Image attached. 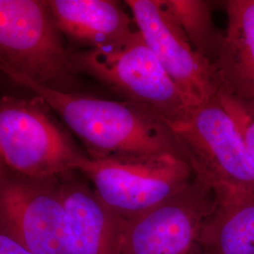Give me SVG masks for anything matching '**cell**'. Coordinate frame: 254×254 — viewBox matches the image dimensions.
I'll list each match as a JSON object with an SVG mask.
<instances>
[{
	"label": "cell",
	"mask_w": 254,
	"mask_h": 254,
	"mask_svg": "<svg viewBox=\"0 0 254 254\" xmlns=\"http://www.w3.org/2000/svg\"><path fill=\"white\" fill-rule=\"evenodd\" d=\"M0 72L44 101L79 137L91 158L183 156L167 123L140 106L48 88L1 61Z\"/></svg>",
	"instance_id": "cell-1"
},
{
	"label": "cell",
	"mask_w": 254,
	"mask_h": 254,
	"mask_svg": "<svg viewBox=\"0 0 254 254\" xmlns=\"http://www.w3.org/2000/svg\"><path fill=\"white\" fill-rule=\"evenodd\" d=\"M70 60L76 73L93 77L167 124L183 118L191 107L137 29L121 47L72 51Z\"/></svg>",
	"instance_id": "cell-2"
},
{
	"label": "cell",
	"mask_w": 254,
	"mask_h": 254,
	"mask_svg": "<svg viewBox=\"0 0 254 254\" xmlns=\"http://www.w3.org/2000/svg\"><path fill=\"white\" fill-rule=\"evenodd\" d=\"M74 171L92 183L98 197L121 219L153 208L194 178L190 165L180 154L104 158L82 154Z\"/></svg>",
	"instance_id": "cell-3"
},
{
	"label": "cell",
	"mask_w": 254,
	"mask_h": 254,
	"mask_svg": "<svg viewBox=\"0 0 254 254\" xmlns=\"http://www.w3.org/2000/svg\"><path fill=\"white\" fill-rule=\"evenodd\" d=\"M167 125L194 176L213 189L231 186L254 193V165L218 97L191 106L183 118Z\"/></svg>",
	"instance_id": "cell-4"
},
{
	"label": "cell",
	"mask_w": 254,
	"mask_h": 254,
	"mask_svg": "<svg viewBox=\"0 0 254 254\" xmlns=\"http://www.w3.org/2000/svg\"><path fill=\"white\" fill-rule=\"evenodd\" d=\"M45 102L0 97V158L35 181L65 176L81 156L48 115Z\"/></svg>",
	"instance_id": "cell-5"
},
{
	"label": "cell",
	"mask_w": 254,
	"mask_h": 254,
	"mask_svg": "<svg viewBox=\"0 0 254 254\" xmlns=\"http://www.w3.org/2000/svg\"><path fill=\"white\" fill-rule=\"evenodd\" d=\"M0 61L59 91L76 73L44 1L0 0Z\"/></svg>",
	"instance_id": "cell-6"
},
{
	"label": "cell",
	"mask_w": 254,
	"mask_h": 254,
	"mask_svg": "<svg viewBox=\"0 0 254 254\" xmlns=\"http://www.w3.org/2000/svg\"><path fill=\"white\" fill-rule=\"evenodd\" d=\"M216 194L196 176L153 208L119 220L118 254H200L203 229Z\"/></svg>",
	"instance_id": "cell-7"
},
{
	"label": "cell",
	"mask_w": 254,
	"mask_h": 254,
	"mask_svg": "<svg viewBox=\"0 0 254 254\" xmlns=\"http://www.w3.org/2000/svg\"><path fill=\"white\" fill-rule=\"evenodd\" d=\"M134 23L165 71L190 106L218 97L213 64L195 51L162 0H127Z\"/></svg>",
	"instance_id": "cell-8"
},
{
	"label": "cell",
	"mask_w": 254,
	"mask_h": 254,
	"mask_svg": "<svg viewBox=\"0 0 254 254\" xmlns=\"http://www.w3.org/2000/svg\"><path fill=\"white\" fill-rule=\"evenodd\" d=\"M0 225L32 254H72L61 195L45 184L2 182Z\"/></svg>",
	"instance_id": "cell-9"
},
{
	"label": "cell",
	"mask_w": 254,
	"mask_h": 254,
	"mask_svg": "<svg viewBox=\"0 0 254 254\" xmlns=\"http://www.w3.org/2000/svg\"><path fill=\"white\" fill-rule=\"evenodd\" d=\"M55 27L73 42L94 50L124 46L136 31L132 21L116 1H44Z\"/></svg>",
	"instance_id": "cell-10"
},
{
	"label": "cell",
	"mask_w": 254,
	"mask_h": 254,
	"mask_svg": "<svg viewBox=\"0 0 254 254\" xmlns=\"http://www.w3.org/2000/svg\"><path fill=\"white\" fill-rule=\"evenodd\" d=\"M225 6L227 26L212 64L220 91L254 105V0H230Z\"/></svg>",
	"instance_id": "cell-11"
},
{
	"label": "cell",
	"mask_w": 254,
	"mask_h": 254,
	"mask_svg": "<svg viewBox=\"0 0 254 254\" xmlns=\"http://www.w3.org/2000/svg\"><path fill=\"white\" fill-rule=\"evenodd\" d=\"M58 190L67 215L72 254H118L120 218L96 192L70 179Z\"/></svg>",
	"instance_id": "cell-12"
},
{
	"label": "cell",
	"mask_w": 254,
	"mask_h": 254,
	"mask_svg": "<svg viewBox=\"0 0 254 254\" xmlns=\"http://www.w3.org/2000/svg\"><path fill=\"white\" fill-rule=\"evenodd\" d=\"M216 205L200 239V254H254V193L242 188L213 189Z\"/></svg>",
	"instance_id": "cell-13"
},
{
	"label": "cell",
	"mask_w": 254,
	"mask_h": 254,
	"mask_svg": "<svg viewBox=\"0 0 254 254\" xmlns=\"http://www.w3.org/2000/svg\"><path fill=\"white\" fill-rule=\"evenodd\" d=\"M196 52L213 63L222 32L215 26L210 3L203 0H162Z\"/></svg>",
	"instance_id": "cell-14"
},
{
	"label": "cell",
	"mask_w": 254,
	"mask_h": 254,
	"mask_svg": "<svg viewBox=\"0 0 254 254\" xmlns=\"http://www.w3.org/2000/svg\"><path fill=\"white\" fill-rule=\"evenodd\" d=\"M218 100L233 120L254 168V105L220 91Z\"/></svg>",
	"instance_id": "cell-15"
},
{
	"label": "cell",
	"mask_w": 254,
	"mask_h": 254,
	"mask_svg": "<svg viewBox=\"0 0 254 254\" xmlns=\"http://www.w3.org/2000/svg\"><path fill=\"white\" fill-rule=\"evenodd\" d=\"M0 254H32L0 225Z\"/></svg>",
	"instance_id": "cell-16"
},
{
	"label": "cell",
	"mask_w": 254,
	"mask_h": 254,
	"mask_svg": "<svg viewBox=\"0 0 254 254\" xmlns=\"http://www.w3.org/2000/svg\"><path fill=\"white\" fill-rule=\"evenodd\" d=\"M4 165L5 164L3 163V161L1 160V158H0V185L2 184V182H3V175H4Z\"/></svg>",
	"instance_id": "cell-17"
}]
</instances>
